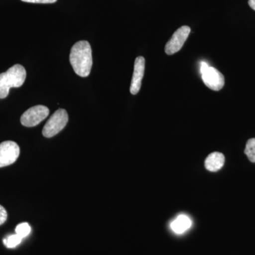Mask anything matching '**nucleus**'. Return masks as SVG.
Returning <instances> with one entry per match:
<instances>
[{"label":"nucleus","instance_id":"f257e3e1","mask_svg":"<svg viewBox=\"0 0 255 255\" xmlns=\"http://www.w3.org/2000/svg\"><path fill=\"white\" fill-rule=\"evenodd\" d=\"M70 62L74 71L79 76L86 78L90 74L92 66V48L87 41L77 42L72 47Z\"/></svg>","mask_w":255,"mask_h":255},{"label":"nucleus","instance_id":"f03ea898","mask_svg":"<svg viewBox=\"0 0 255 255\" xmlns=\"http://www.w3.org/2000/svg\"><path fill=\"white\" fill-rule=\"evenodd\" d=\"M26 78V72L21 65H14L5 73L0 74V99H4L9 95L12 87L22 86Z\"/></svg>","mask_w":255,"mask_h":255},{"label":"nucleus","instance_id":"7ed1b4c3","mask_svg":"<svg viewBox=\"0 0 255 255\" xmlns=\"http://www.w3.org/2000/svg\"><path fill=\"white\" fill-rule=\"evenodd\" d=\"M200 72L203 82L211 90L219 91L224 86L225 78L223 74L206 62H201Z\"/></svg>","mask_w":255,"mask_h":255},{"label":"nucleus","instance_id":"20e7f679","mask_svg":"<svg viewBox=\"0 0 255 255\" xmlns=\"http://www.w3.org/2000/svg\"><path fill=\"white\" fill-rule=\"evenodd\" d=\"M68 122V112L63 109L57 110L48 119L43 128V136L52 137L61 131Z\"/></svg>","mask_w":255,"mask_h":255},{"label":"nucleus","instance_id":"39448f33","mask_svg":"<svg viewBox=\"0 0 255 255\" xmlns=\"http://www.w3.org/2000/svg\"><path fill=\"white\" fill-rule=\"evenodd\" d=\"M49 115L48 107L43 105L35 106L22 114L21 123L26 127H36Z\"/></svg>","mask_w":255,"mask_h":255},{"label":"nucleus","instance_id":"423d86ee","mask_svg":"<svg viewBox=\"0 0 255 255\" xmlns=\"http://www.w3.org/2000/svg\"><path fill=\"white\" fill-rule=\"evenodd\" d=\"M19 154V146L16 142L6 140L0 143V167L14 163Z\"/></svg>","mask_w":255,"mask_h":255},{"label":"nucleus","instance_id":"0eeeda50","mask_svg":"<svg viewBox=\"0 0 255 255\" xmlns=\"http://www.w3.org/2000/svg\"><path fill=\"white\" fill-rule=\"evenodd\" d=\"M190 32L191 28L187 26H183L178 28L166 44L164 48L165 53L167 55H171L180 50L187 41Z\"/></svg>","mask_w":255,"mask_h":255},{"label":"nucleus","instance_id":"6e6552de","mask_svg":"<svg viewBox=\"0 0 255 255\" xmlns=\"http://www.w3.org/2000/svg\"><path fill=\"white\" fill-rule=\"evenodd\" d=\"M145 58L142 56L137 57L134 63V71L130 83V92L132 95H137L140 91L142 80L145 73Z\"/></svg>","mask_w":255,"mask_h":255},{"label":"nucleus","instance_id":"1a4fd4ad","mask_svg":"<svg viewBox=\"0 0 255 255\" xmlns=\"http://www.w3.org/2000/svg\"><path fill=\"white\" fill-rule=\"evenodd\" d=\"M225 163V157L222 153L214 152L210 154L205 160V167L210 172H217Z\"/></svg>","mask_w":255,"mask_h":255},{"label":"nucleus","instance_id":"9d476101","mask_svg":"<svg viewBox=\"0 0 255 255\" xmlns=\"http://www.w3.org/2000/svg\"><path fill=\"white\" fill-rule=\"evenodd\" d=\"M191 219L186 215L182 214L178 216L171 223V229L177 234H182L185 233L191 227Z\"/></svg>","mask_w":255,"mask_h":255},{"label":"nucleus","instance_id":"9b49d317","mask_svg":"<svg viewBox=\"0 0 255 255\" xmlns=\"http://www.w3.org/2000/svg\"><path fill=\"white\" fill-rule=\"evenodd\" d=\"M245 153L252 162L255 163V138H251L246 144Z\"/></svg>","mask_w":255,"mask_h":255},{"label":"nucleus","instance_id":"f8f14e48","mask_svg":"<svg viewBox=\"0 0 255 255\" xmlns=\"http://www.w3.org/2000/svg\"><path fill=\"white\" fill-rule=\"evenodd\" d=\"M22 239L23 238L18 236L17 234H15L3 240V243H4V246L6 248H14L21 243Z\"/></svg>","mask_w":255,"mask_h":255},{"label":"nucleus","instance_id":"ddd939ff","mask_svg":"<svg viewBox=\"0 0 255 255\" xmlns=\"http://www.w3.org/2000/svg\"><path fill=\"white\" fill-rule=\"evenodd\" d=\"M31 227L27 223H23L18 225L16 229H15L16 234H17L21 238H24L28 236L29 233H31Z\"/></svg>","mask_w":255,"mask_h":255},{"label":"nucleus","instance_id":"4468645a","mask_svg":"<svg viewBox=\"0 0 255 255\" xmlns=\"http://www.w3.org/2000/svg\"><path fill=\"white\" fill-rule=\"evenodd\" d=\"M7 219V212L2 206L0 205V226L4 224Z\"/></svg>","mask_w":255,"mask_h":255},{"label":"nucleus","instance_id":"2eb2a0df","mask_svg":"<svg viewBox=\"0 0 255 255\" xmlns=\"http://www.w3.org/2000/svg\"><path fill=\"white\" fill-rule=\"evenodd\" d=\"M25 2L38 3V4H52L54 3L57 0H21Z\"/></svg>","mask_w":255,"mask_h":255},{"label":"nucleus","instance_id":"dca6fc26","mask_svg":"<svg viewBox=\"0 0 255 255\" xmlns=\"http://www.w3.org/2000/svg\"><path fill=\"white\" fill-rule=\"evenodd\" d=\"M248 4H249L252 9L255 11V0H249Z\"/></svg>","mask_w":255,"mask_h":255}]
</instances>
